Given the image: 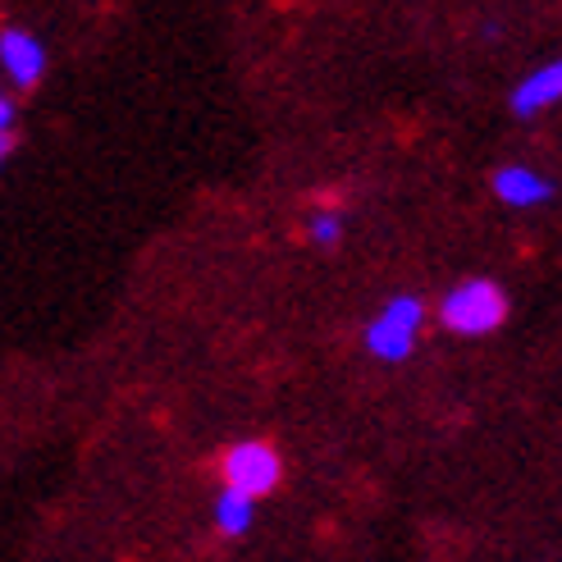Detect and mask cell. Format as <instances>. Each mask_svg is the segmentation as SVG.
<instances>
[{"label": "cell", "instance_id": "cell-1", "mask_svg": "<svg viewBox=\"0 0 562 562\" xmlns=\"http://www.w3.org/2000/svg\"><path fill=\"white\" fill-rule=\"evenodd\" d=\"M439 321H443V329L481 339V334H494L508 321V297H503V289L490 284V279H462V284L448 289V297L439 302Z\"/></svg>", "mask_w": 562, "mask_h": 562}, {"label": "cell", "instance_id": "cell-2", "mask_svg": "<svg viewBox=\"0 0 562 562\" xmlns=\"http://www.w3.org/2000/svg\"><path fill=\"white\" fill-rule=\"evenodd\" d=\"M420 321H426V306H420L416 297H393L384 312L367 325V348H371V357H380V361H407L412 348H416Z\"/></svg>", "mask_w": 562, "mask_h": 562}, {"label": "cell", "instance_id": "cell-3", "mask_svg": "<svg viewBox=\"0 0 562 562\" xmlns=\"http://www.w3.org/2000/svg\"><path fill=\"white\" fill-rule=\"evenodd\" d=\"M279 475H284V467H279V453L270 443L247 439V443H234L229 453H224V485L251 503L261 494H270L279 485Z\"/></svg>", "mask_w": 562, "mask_h": 562}, {"label": "cell", "instance_id": "cell-4", "mask_svg": "<svg viewBox=\"0 0 562 562\" xmlns=\"http://www.w3.org/2000/svg\"><path fill=\"white\" fill-rule=\"evenodd\" d=\"M0 65H5V74L19 82V88H33V82L42 78V69H46V50L33 33L5 27V33H0Z\"/></svg>", "mask_w": 562, "mask_h": 562}, {"label": "cell", "instance_id": "cell-5", "mask_svg": "<svg viewBox=\"0 0 562 562\" xmlns=\"http://www.w3.org/2000/svg\"><path fill=\"white\" fill-rule=\"evenodd\" d=\"M562 101V60L536 69L530 78H521L517 88H513V115L530 120V115H540V110L558 105Z\"/></svg>", "mask_w": 562, "mask_h": 562}, {"label": "cell", "instance_id": "cell-6", "mask_svg": "<svg viewBox=\"0 0 562 562\" xmlns=\"http://www.w3.org/2000/svg\"><path fill=\"white\" fill-rule=\"evenodd\" d=\"M494 192H498V202H508V206H540L553 196V183L536 170H526V165H503L494 175Z\"/></svg>", "mask_w": 562, "mask_h": 562}, {"label": "cell", "instance_id": "cell-7", "mask_svg": "<svg viewBox=\"0 0 562 562\" xmlns=\"http://www.w3.org/2000/svg\"><path fill=\"white\" fill-rule=\"evenodd\" d=\"M251 508H257L251 498H243V494H234V490H224V494L215 498V521H220L224 536H243V530L251 526Z\"/></svg>", "mask_w": 562, "mask_h": 562}, {"label": "cell", "instance_id": "cell-8", "mask_svg": "<svg viewBox=\"0 0 562 562\" xmlns=\"http://www.w3.org/2000/svg\"><path fill=\"white\" fill-rule=\"evenodd\" d=\"M339 234H344L339 211H316V215H312V238H316L321 247H334V243H339Z\"/></svg>", "mask_w": 562, "mask_h": 562}, {"label": "cell", "instance_id": "cell-9", "mask_svg": "<svg viewBox=\"0 0 562 562\" xmlns=\"http://www.w3.org/2000/svg\"><path fill=\"white\" fill-rule=\"evenodd\" d=\"M10 120H14V105L0 97V137H10Z\"/></svg>", "mask_w": 562, "mask_h": 562}, {"label": "cell", "instance_id": "cell-10", "mask_svg": "<svg viewBox=\"0 0 562 562\" xmlns=\"http://www.w3.org/2000/svg\"><path fill=\"white\" fill-rule=\"evenodd\" d=\"M5 156H10V137H0V165H5Z\"/></svg>", "mask_w": 562, "mask_h": 562}]
</instances>
